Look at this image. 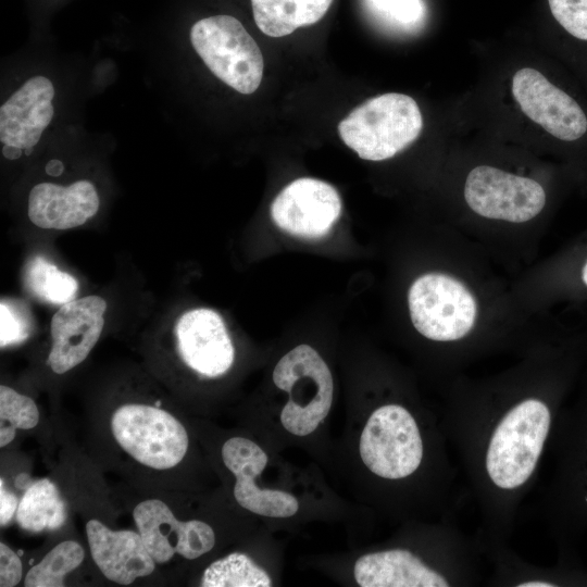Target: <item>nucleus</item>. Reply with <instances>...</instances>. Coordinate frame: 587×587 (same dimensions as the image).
Segmentation results:
<instances>
[{
  "label": "nucleus",
  "instance_id": "obj_15",
  "mask_svg": "<svg viewBox=\"0 0 587 587\" xmlns=\"http://www.w3.org/2000/svg\"><path fill=\"white\" fill-rule=\"evenodd\" d=\"M225 466L236 478L234 497L243 509L268 517H289L299 510V501L289 492L262 489L255 479L267 464V454L254 441L232 437L222 447Z\"/></svg>",
  "mask_w": 587,
  "mask_h": 587
},
{
  "label": "nucleus",
  "instance_id": "obj_29",
  "mask_svg": "<svg viewBox=\"0 0 587 587\" xmlns=\"http://www.w3.org/2000/svg\"><path fill=\"white\" fill-rule=\"evenodd\" d=\"M18 502L16 497L10 492L4 484L3 479L0 480V523L7 525L16 514Z\"/></svg>",
  "mask_w": 587,
  "mask_h": 587
},
{
  "label": "nucleus",
  "instance_id": "obj_8",
  "mask_svg": "<svg viewBox=\"0 0 587 587\" xmlns=\"http://www.w3.org/2000/svg\"><path fill=\"white\" fill-rule=\"evenodd\" d=\"M464 198L478 215L512 223L534 218L546 203V192L536 180L487 165L469 173Z\"/></svg>",
  "mask_w": 587,
  "mask_h": 587
},
{
  "label": "nucleus",
  "instance_id": "obj_12",
  "mask_svg": "<svg viewBox=\"0 0 587 587\" xmlns=\"http://www.w3.org/2000/svg\"><path fill=\"white\" fill-rule=\"evenodd\" d=\"M133 517L155 563H165L175 553L189 560L197 559L215 545V534L210 525L199 520L182 522L158 499L138 503Z\"/></svg>",
  "mask_w": 587,
  "mask_h": 587
},
{
  "label": "nucleus",
  "instance_id": "obj_14",
  "mask_svg": "<svg viewBox=\"0 0 587 587\" xmlns=\"http://www.w3.org/2000/svg\"><path fill=\"white\" fill-rule=\"evenodd\" d=\"M341 201L337 190L315 178H298L274 199L271 214L282 229L300 237L326 235L338 220Z\"/></svg>",
  "mask_w": 587,
  "mask_h": 587
},
{
  "label": "nucleus",
  "instance_id": "obj_16",
  "mask_svg": "<svg viewBox=\"0 0 587 587\" xmlns=\"http://www.w3.org/2000/svg\"><path fill=\"white\" fill-rule=\"evenodd\" d=\"M175 334L180 358L200 375L218 377L233 365L234 346L216 311L198 308L185 312L176 323Z\"/></svg>",
  "mask_w": 587,
  "mask_h": 587
},
{
  "label": "nucleus",
  "instance_id": "obj_13",
  "mask_svg": "<svg viewBox=\"0 0 587 587\" xmlns=\"http://www.w3.org/2000/svg\"><path fill=\"white\" fill-rule=\"evenodd\" d=\"M107 308L102 297L89 295L62 304L53 314L47 362L54 373L64 374L88 357L103 330Z\"/></svg>",
  "mask_w": 587,
  "mask_h": 587
},
{
  "label": "nucleus",
  "instance_id": "obj_9",
  "mask_svg": "<svg viewBox=\"0 0 587 587\" xmlns=\"http://www.w3.org/2000/svg\"><path fill=\"white\" fill-rule=\"evenodd\" d=\"M512 95L523 113L555 139L574 143L587 137L586 109L540 72L519 70L512 79Z\"/></svg>",
  "mask_w": 587,
  "mask_h": 587
},
{
  "label": "nucleus",
  "instance_id": "obj_7",
  "mask_svg": "<svg viewBox=\"0 0 587 587\" xmlns=\"http://www.w3.org/2000/svg\"><path fill=\"white\" fill-rule=\"evenodd\" d=\"M412 323L424 337L435 341H454L472 329L477 307L467 288L441 273L419 277L408 296Z\"/></svg>",
  "mask_w": 587,
  "mask_h": 587
},
{
  "label": "nucleus",
  "instance_id": "obj_2",
  "mask_svg": "<svg viewBox=\"0 0 587 587\" xmlns=\"http://www.w3.org/2000/svg\"><path fill=\"white\" fill-rule=\"evenodd\" d=\"M549 446L557 465L544 508L561 539L587 522V414L558 415Z\"/></svg>",
  "mask_w": 587,
  "mask_h": 587
},
{
  "label": "nucleus",
  "instance_id": "obj_17",
  "mask_svg": "<svg viewBox=\"0 0 587 587\" xmlns=\"http://www.w3.org/2000/svg\"><path fill=\"white\" fill-rule=\"evenodd\" d=\"M99 207V193L90 180L68 185L42 182L29 191L27 215L39 228L65 230L85 224Z\"/></svg>",
  "mask_w": 587,
  "mask_h": 587
},
{
  "label": "nucleus",
  "instance_id": "obj_5",
  "mask_svg": "<svg viewBox=\"0 0 587 587\" xmlns=\"http://www.w3.org/2000/svg\"><path fill=\"white\" fill-rule=\"evenodd\" d=\"M273 382L288 394L280 412L284 428L296 436L312 434L333 403L334 382L325 361L312 347L297 346L277 362Z\"/></svg>",
  "mask_w": 587,
  "mask_h": 587
},
{
  "label": "nucleus",
  "instance_id": "obj_4",
  "mask_svg": "<svg viewBox=\"0 0 587 587\" xmlns=\"http://www.w3.org/2000/svg\"><path fill=\"white\" fill-rule=\"evenodd\" d=\"M363 464L375 476L401 480L423 465L425 441L416 417L403 405L387 403L369 416L359 441Z\"/></svg>",
  "mask_w": 587,
  "mask_h": 587
},
{
  "label": "nucleus",
  "instance_id": "obj_22",
  "mask_svg": "<svg viewBox=\"0 0 587 587\" xmlns=\"http://www.w3.org/2000/svg\"><path fill=\"white\" fill-rule=\"evenodd\" d=\"M25 279L34 295L52 304L62 305L73 300L78 290L74 276L41 257L28 262Z\"/></svg>",
  "mask_w": 587,
  "mask_h": 587
},
{
  "label": "nucleus",
  "instance_id": "obj_30",
  "mask_svg": "<svg viewBox=\"0 0 587 587\" xmlns=\"http://www.w3.org/2000/svg\"><path fill=\"white\" fill-rule=\"evenodd\" d=\"M582 278L585 285L587 286V262L585 263L582 272Z\"/></svg>",
  "mask_w": 587,
  "mask_h": 587
},
{
  "label": "nucleus",
  "instance_id": "obj_1",
  "mask_svg": "<svg viewBox=\"0 0 587 587\" xmlns=\"http://www.w3.org/2000/svg\"><path fill=\"white\" fill-rule=\"evenodd\" d=\"M423 128L415 100L388 92L366 100L338 124L342 141L363 160L383 161L411 145Z\"/></svg>",
  "mask_w": 587,
  "mask_h": 587
},
{
  "label": "nucleus",
  "instance_id": "obj_23",
  "mask_svg": "<svg viewBox=\"0 0 587 587\" xmlns=\"http://www.w3.org/2000/svg\"><path fill=\"white\" fill-rule=\"evenodd\" d=\"M82 546L65 540L52 548L45 558L26 574V587H62L66 574L75 570L84 560Z\"/></svg>",
  "mask_w": 587,
  "mask_h": 587
},
{
  "label": "nucleus",
  "instance_id": "obj_3",
  "mask_svg": "<svg viewBox=\"0 0 587 587\" xmlns=\"http://www.w3.org/2000/svg\"><path fill=\"white\" fill-rule=\"evenodd\" d=\"M189 40L210 72L236 91L250 95L260 86L262 52L236 17L217 14L193 23Z\"/></svg>",
  "mask_w": 587,
  "mask_h": 587
},
{
  "label": "nucleus",
  "instance_id": "obj_24",
  "mask_svg": "<svg viewBox=\"0 0 587 587\" xmlns=\"http://www.w3.org/2000/svg\"><path fill=\"white\" fill-rule=\"evenodd\" d=\"M39 421V412L34 400L13 388L0 386V446L10 444L16 429L34 428Z\"/></svg>",
  "mask_w": 587,
  "mask_h": 587
},
{
  "label": "nucleus",
  "instance_id": "obj_25",
  "mask_svg": "<svg viewBox=\"0 0 587 587\" xmlns=\"http://www.w3.org/2000/svg\"><path fill=\"white\" fill-rule=\"evenodd\" d=\"M550 12L573 40L587 45V0H548Z\"/></svg>",
  "mask_w": 587,
  "mask_h": 587
},
{
  "label": "nucleus",
  "instance_id": "obj_6",
  "mask_svg": "<svg viewBox=\"0 0 587 587\" xmlns=\"http://www.w3.org/2000/svg\"><path fill=\"white\" fill-rule=\"evenodd\" d=\"M117 444L139 463L155 470L177 465L188 449L183 424L167 411L141 403L117 408L111 417Z\"/></svg>",
  "mask_w": 587,
  "mask_h": 587
},
{
  "label": "nucleus",
  "instance_id": "obj_11",
  "mask_svg": "<svg viewBox=\"0 0 587 587\" xmlns=\"http://www.w3.org/2000/svg\"><path fill=\"white\" fill-rule=\"evenodd\" d=\"M55 87L45 75L28 77L0 108L2 155L17 160L41 139L54 116Z\"/></svg>",
  "mask_w": 587,
  "mask_h": 587
},
{
  "label": "nucleus",
  "instance_id": "obj_19",
  "mask_svg": "<svg viewBox=\"0 0 587 587\" xmlns=\"http://www.w3.org/2000/svg\"><path fill=\"white\" fill-rule=\"evenodd\" d=\"M253 17L261 32L284 37L299 27L319 22L333 0H250Z\"/></svg>",
  "mask_w": 587,
  "mask_h": 587
},
{
  "label": "nucleus",
  "instance_id": "obj_10",
  "mask_svg": "<svg viewBox=\"0 0 587 587\" xmlns=\"http://www.w3.org/2000/svg\"><path fill=\"white\" fill-rule=\"evenodd\" d=\"M353 574L361 587H453L476 580L475 572L428 563L408 548L363 554L355 561Z\"/></svg>",
  "mask_w": 587,
  "mask_h": 587
},
{
  "label": "nucleus",
  "instance_id": "obj_21",
  "mask_svg": "<svg viewBox=\"0 0 587 587\" xmlns=\"http://www.w3.org/2000/svg\"><path fill=\"white\" fill-rule=\"evenodd\" d=\"M203 587H270L268 574L248 555L232 553L211 563L201 578Z\"/></svg>",
  "mask_w": 587,
  "mask_h": 587
},
{
  "label": "nucleus",
  "instance_id": "obj_27",
  "mask_svg": "<svg viewBox=\"0 0 587 587\" xmlns=\"http://www.w3.org/2000/svg\"><path fill=\"white\" fill-rule=\"evenodd\" d=\"M372 5L402 25L415 23L423 13L421 0H370Z\"/></svg>",
  "mask_w": 587,
  "mask_h": 587
},
{
  "label": "nucleus",
  "instance_id": "obj_18",
  "mask_svg": "<svg viewBox=\"0 0 587 587\" xmlns=\"http://www.w3.org/2000/svg\"><path fill=\"white\" fill-rule=\"evenodd\" d=\"M86 534L91 557L108 579L129 585L154 571L155 561L139 533L112 530L98 520H90Z\"/></svg>",
  "mask_w": 587,
  "mask_h": 587
},
{
  "label": "nucleus",
  "instance_id": "obj_20",
  "mask_svg": "<svg viewBox=\"0 0 587 587\" xmlns=\"http://www.w3.org/2000/svg\"><path fill=\"white\" fill-rule=\"evenodd\" d=\"M65 519V503L57 487L47 478L27 487L18 502L16 521L26 530H53L61 527Z\"/></svg>",
  "mask_w": 587,
  "mask_h": 587
},
{
  "label": "nucleus",
  "instance_id": "obj_28",
  "mask_svg": "<svg viewBox=\"0 0 587 587\" xmlns=\"http://www.w3.org/2000/svg\"><path fill=\"white\" fill-rule=\"evenodd\" d=\"M20 557L5 544H0V586L13 587L22 579Z\"/></svg>",
  "mask_w": 587,
  "mask_h": 587
},
{
  "label": "nucleus",
  "instance_id": "obj_26",
  "mask_svg": "<svg viewBox=\"0 0 587 587\" xmlns=\"http://www.w3.org/2000/svg\"><path fill=\"white\" fill-rule=\"evenodd\" d=\"M1 315V348L24 340L29 333L26 317L7 301L0 303Z\"/></svg>",
  "mask_w": 587,
  "mask_h": 587
}]
</instances>
